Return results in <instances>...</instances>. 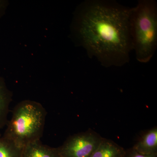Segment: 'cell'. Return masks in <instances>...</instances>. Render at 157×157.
<instances>
[{
	"instance_id": "obj_1",
	"label": "cell",
	"mask_w": 157,
	"mask_h": 157,
	"mask_svg": "<svg viewBox=\"0 0 157 157\" xmlns=\"http://www.w3.org/2000/svg\"><path fill=\"white\" fill-rule=\"evenodd\" d=\"M131 9L111 0H87L78 8L74 26L79 44L103 67H122L130 61Z\"/></svg>"
},
{
	"instance_id": "obj_2",
	"label": "cell",
	"mask_w": 157,
	"mask_h": 157,
	"mask_svg": "<svg viewBox=\"0 0 157 157\" xmlns=\"http://www.w3.org/2000/svg\"><path fill=\"white\" fill-rule=\"evenodd\" d=\"M132 49L142 63L152 58L157 47V4L155 0H139L131 8L129 17Z\"/></svg>"
},
{
	"instance_id": "obj_3",
	"label": "cell",
	"mask_w": 157,
	"mask_h": 157,
	"mask_svg": "<svg viewBox=\"0 0 157 157\" xmlns=\"http://www.w3.org/2000/svg\"><path fill=\"white\" fill-rule=\"evenodd\" d=\"M46 115V111L40 103L22 101L14 107L3 137L21 148L40 140Z\"/></svg>"
},
{
	"instance_id": "obj_4",
	"label": "cell",
	"mask_w": 157,
	"mask_h": 157,
	"mask_svg": "<svg viewBox=\"0 0 157 157\" xmlns=\"http://www.w3.org/2000/svg\"><path fill=\"white\" fill-rule=\"evenodd\" d=\"M102 139L93 133H81L69 138L59 149L63 157H90Z\"/></svg>"
},
{
	"instance_id": "obj_5",
	"label": "cell",
	"mask_w": 157,
	"mask_h": 157,
	"mask_svg": "<svg viewBox=\"0 0 157 157\" xmlns=\"http://www.w3.org/2000/svg\"><path fill=\"white\" fill-rule=\"evenodd\" d=\"M59 147L54 148L41 143L40 140H36L22 148L21 157H61Z\"/></svg>"
},
{
	"instance_id": "obj_6",
	"label": "cell",
	"mask_w": 157,
	"mask_h": 157,
	"mask_svg": "<svg viewBox=\"0 0 157 157\" xmlns=\"http://www.w3.org/2000/svg\"><path fill=\"white\" fill-rule=\"evenodd\" d=\"M140 154H157V128H155L145 133L133 148Z\"/></svg>"
},
{
	"instance_id": "obj_7",
	"label": "cell",
	"mask_w": 157,
	"mask_h": 157,
	"mask_svg": "<svg viewBox=\"0 0 157 157\" xmlns=\"http://www.w3.org/2000/svg\"><path fill=\"white\" fill-rule=\"evenodd\" d=\"M123 148L109 140L102 139L90 157H125Z\"/></svg>"
},
{
	"instance_id": "obj_8",
	"label": "cell",
	"mask_w": 157,
	"mask_h": 157,
	"mask_svg": "<svg viewBox=\"0 0 157 157\" xmlns=\"http://www.w3.org/2000/svg\"><path fill=\"white\" fill-rule=\"evenodd\" d=\"M10 101L9 93L0 77V129L7 124Z\"/></svg>"
},
{
	"instance_id": "obj_9",
	"label": "cell",
	"mask_w": 157,
	"mask_h": 157,
	"mask_svg": "<svg viewBox=\"0 0 157 157\" xmlns=\"http://www.w3.org/2000/svg\"><path fill=\"white\" fill-rule=\"evenodd\" d=\"M21 150L10 140L0 136V157H21Z\"/></svg>"
},
{
	"instance_id": "obj_10",
	"label": "cell",
	"mask_w": 157,
	"mask_h": 157,
	"mask_svg": "<svg viewBox=\"0 0 157 157\" xmlns=\"http://www.w3.org/2000/svg\"><path fill=\"white\" fill-rule=\"evenodd\" d=\"M125 157H157V154L151 155L140 154L134 149H132L128 153L126 154Z\"/></svg>"
},
{
	"instance_id": "obj_11",
	"label": "cell",
	"mask_w": 157,
	"mask_h": 157,
	"mask_svg": "<svg viewBox=\"0 0 157 157\" xmlns=\"http://www.w3.org/2000/svg\"><path fill=\"white\" fill-rule=\"evenodd\" d=\"M2 6V2H1V1H0V8H1V6Z\"/></svg>"
},
{
	"instance_id": "obj_12",
	"label": "cell",
	"mask_w": 157,
	"mask_h": 157,
	"mask_svg": "<svg viewBox=\"0 0 157 157\" xmlns=\"http://www.w3.org/2000/svg\"><path fill=\"white\" fill-rule=\"evenodd\" d=\"M61 157H64L61 156Z\"/></svg>"
}]
</instances>
